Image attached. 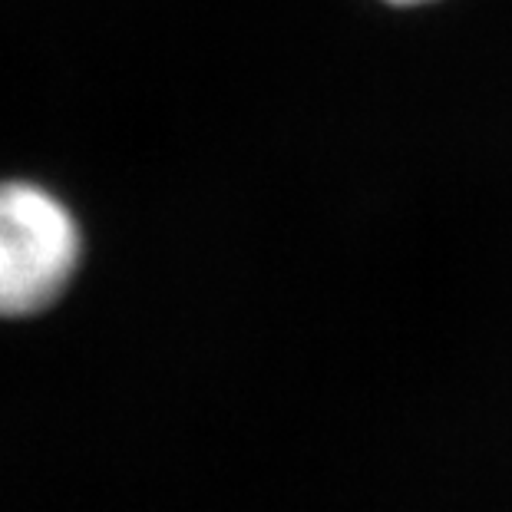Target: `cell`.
I'll list each match as a JSON object with an SVG mask.
<instances>
[{
	"label": "cell",
	"instance_id": "obj_1",
	"mask_svg": "<svg viewBox=\"0 0 512 512\" xmlns=\"http://www.w3.org/2000/svg\"><path fill=\"white\" fill-rule=\"evenodd\" d=\"M83 225L57 192L0 179V321L50 311L80 275Z\"/></svg>",
	"mask_w": 512,
	"mask_h": 512
},
{
	"label": "cell",
	"instance_id": "obj_2",
	"mask_svg": "<svg viewBox=\"0 0 512 512\" xmlns=\"http://www.w3.org/2000/svg\"><path fill=\"white\" fill-rule=\"evenodd\" d=\"M380 4L397 7V10H417V7H433V4H440V0H380Z\"/></svg>",
	"mask_w": 512,
	"mask_h": 512
}]
</instances>
